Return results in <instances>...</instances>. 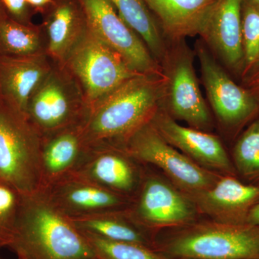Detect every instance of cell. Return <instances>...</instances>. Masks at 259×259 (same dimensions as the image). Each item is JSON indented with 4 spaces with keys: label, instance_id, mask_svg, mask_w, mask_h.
I'll use <instances>...</instances> for the list:
<instances>
[{
    "label": "cell",
    "instance_id": "cell-18",
    "mask_svg": "<svg viewBox=\"0 0 259 259\" xmlns=\"http://www.w3.org/2000/svg\"><path fill=\"white\" fill-rule=\"evenodd\" d=\"M47 53L26 57L0 56V98L19 111L28 102L53 66Z\"/></svg>",
    "mask_w": 259,
    "mask_h": 259
},
{
    "label": "cell",
    "instance_id": "cell-28",
    "mask_svg": "<svg viewBox=\"0 0 259 259\" xmlns=\"http://www.w3.org/2000/svg\"><path fill=\"white\" fill-rule=\"evenodd\" d=\"M3 9L15 21L30 25L32 17L35 14L25 0H1Z\"/></svg>",
    "mask_w": 259,
    "mask_h": 259
},
{
    "label": "cell",
    "instance_id": "cell-17",
    "mask_svg": "<svg viewBox=\"0 0 259 259\" xmlns=\"http://www.w3.org/2000/svg\"><path fill=\"white\" fill-rule=\"evenodd\" d=\"M41 15L47 55L54 62L62 64L89 29L82 4L80 0H53Z\"/></svg>",
    "mask_w": 259,
    "mask_h": 259
},
{
    "label": "cell",
    "instance_id": "cell-19",
    "mask_svg": "<svg viewBox=\"0 0 259 259\" xmlns=\"http://www.w3.org/2000/svg\"><path fill=\"white\" fill-rule=\"evenodd\" d=\"M168 40L199 35L217 0H144Z\"/></svg>",
    "mask_w": 259,
    "mask_h": 259
},
{
    "label": "cell",
    "instance_id": "cell-23",
    "mask_svg": "<svg viewBox=\"0 0 259 259\" xmlns=\"http://www.w3.org/2000/svg\"><path fill=\"white\" fill-rule=\"evenodd\" d=\"M47 53V40L41 25L19 23L0 12V56L26 57Z\"/></svg>",
    "mask_w": 259,
    "mask_h": 259
},
{
    "label": "cell",
    "instance_id": "cell-2",
    "mask_svg": "<svg viewBox=\"0 0 259 259\" xmlns=\"http://www.w3.org/2000/svg\"><path fill=\"white\" fill-rule=\"evenodd\" d=\"M8 248L25 259H97L81 231L42 190L24 194Z\"/></svg>",
    "mask_w": 259,
    "mask_h": 259
},
{
    "label": "cell",
    "instance_id": "cell-25",
    "mask_svg": "<svg viewBox=\"0 0 259 259\" xmlns=\"http://www.w3.org/2000/svg\"><path fill=\"white\" fill-rule=\"evenodd\" d=\"M243 67L241 78L246 83L259 69V5L244 0L242 5Z\"/></svg>",
    "mask_w": 259,
    "mask_h": 259
},
{
    "label": "cell",
    "instance_id": "cell-30",
    "mask_svg": "<svg viewBox=\"0 0 259 259\" xmlns=\"http://www.w3.org/2000/svg\"><path fill=\"white\" fill-rule=\"evenodd\" d=\"M245 84L259 98V69Z\"/></svg>",
    "mask_w": 259,
    "mask_h": 259
},
{
    "label": "cell",
    "instance_id": "cell-22",
    "mask_svg": "<svg viewBox=\"0 0 259 259\" xmlns=\"http://www.w3.org/2000/svg\"><path fill=\"white\" fill-rule=\"evenodd\" d=\"M117 14L144 42L158 64L164 58L168 40L144 0H108Z\"/></svg>",
    "mask_w": 259,
    "mask_h": 259
},
{
    "label": "cell",
    "instance_id": "cell-27",
    "mask_svg": "<svg viewBox=\"0 0 259 259\" xmlns=\"http://www.w3.org/2000/svg\"><path fill=\"white\" fill-rule=\"evenodd\" d=\"M23 197L14 187L0 180V248L11 243Z\"/></svg>",
    "mask_w": 259,
    "mask_h": 259
},
{
    "label": "cell",
    "instance_id": "cell-12",
    "mask_svg": "<svg viewBox=\"0 0 259 259\" xmlns=\"http://www.w3.org/2000/svg\"><path fill=\"white\" fill-rule=\"evenodd\" d=\"M123 148L103 145L88 148L72 175L134 199L144 173Z\"/></svg>",
    "mask_w": 259,
    "mask_h": 259
},
{
    "label": "cell",
    "instance_id": "cell-35",
    "mask_svg": "<svg viewBox=\"0 0 259 259\" xmlns=\"http://www.w3.org/2000/svg\"><path fill=\"white\" fill-rule=\"evenodd\" d=\"M0 259H3V258H2L1 257H0Z\"/></svg>",
    "mask_w": 259,
    "mask_h": 259
},
{
    "label": "cell",
    "instance_id": "cell-6",
    "mask_svg": "<svg viewBox=\"0 0 259 259\" xmlns=\"http://www.w3.org/2000/svg\"><path fill=\"white\" fill-rule=\"evenodd\" d=\"M88 109L76 80L62 64L54 62L50 72L32 95L25 115L46 138L79 125Z\"/></svg>",
    "mask_w": 259,
    "mask_h": 259
},
{
    "label": "cell",
    "instance_id": "cell-20",
    "mask_svg": "<svg viewBox=\"0 0 259 259\" xmlns=\"http://www.w3.org/2000/svg\"><path fill=\"white\" fill-rule=\"evenodd\" d=\"M88 148L79 125L44 138L40 155L41 190L73 173Z\"/></svg>",
    "mask_w": 259,
    "mask_h": 259
},
{
    "label": "cell",
    "instance_id": "cell-9",
    "mask_svg": "<svg viewBox=\"0 0 259 259\" xmlns=\"http://www.w3.org/2000/svg\"><path fill=\"white\" fill-rule=\"evenodd\" d=\"M201 78L207 100L223 128L237 134L259 116V98L237 84L201 39L195 44Z\"/></svg>",
    "mask_w": 259,
    "mask_h": 259
},
{
    "label": "cell",
    "instance_id": "cell-32",
    "mask_svg": "<svg viewBox=\"0 0 259 259\" xmlns=\"http://www.w3.org/2000/svg\"><path fill=\"white\" fill-rule=\"evenodd\" d=\"M4 9H3V5H2V1L1 0H0V12L2 11V10H3Z\"/></svg>",
    "mask_w": 259,
    "mask_h": 259
},
{
    "label": "cell",
    "instance_id": "cell-1",
    "mask_svg": "<svg viewBox=\"0 0 259 259\" xmlns=\"http://www.w3.org/2000/svg\"><path fill=\"white\" fill-rule=\"evenodd\" d=\"M163 83V75H137L90 105L79 124L88 147L122 146L161 107Z\"/></svg>",
    "mask_w": 259,
    "mask_h": 259
},
{
    "label": "cell",
    "instance_id": "cell-3",
    "mask_svg": "<svg viewBox=\"0 0 259 259\" xmlns=\"http://www.w3.org/2000/svg\"><path fill=\"white\" fill-rule=\"evenodd\" d=\"M153 249L164 259H259V226L196 221L156 232Z\"/></svg>",
    "mask_w": 259,
    "mask_h": 259
},
{
    "label": "cell",
    "instance_id": "cell-13",
    "mask_svg": "<svg viewBox=\"0 0 259 259\" xmlns=\"http://www.w3.org/2000/svg\"><path fill=\"white\" fill-rule=\"evenodd\" d=\"M150 123L166 142L199 166L220 175L238 177L231 158L218 136L180 125L161 107Z\"/></svg>",
    "mask_w": 259,
    "mask_h": 259
},
{
    "label": "cell",
    "instance_id": "cell-31",
    "mask_svg": "<svg viewBox=\"0 0 259 259\" xmlns=\"http://www.w3.org/2000/svg\"><path fill=\"white\" fill-rule=\"evenodd\" d=\"M247 224L259 226V202L250 211L247 220Z\"/></svg>",
    "mask_w": 259,
    "mask_h": 259
},
{
    "label": "cell",
    "instance_id": "cell-8",
    "mask_svg": "<svg viewBox=\"0 0 259 259\" xmlns=\"http://www.w3.org/2000/svg\"><path fill=\"white\" fill-rule=\"evenodd\" d=\"M139 163L157 167L188 197L211 188L222 175L203 168L166 142L150 122L121 146Z\"/></svg>",
    "mask_w": 259,
    "mask_h": 259
},
{
    "label": "cell",
    "instance_id": "cell-26",
    "mask_svg": "<svg viewBox=\"0 0 259 259\" xmlns=\"http://www.w3.org/2000/svg\"><path fill=\"white\" fill-rule=\"evenodd\" d=\"M81 233L93 247L97 259H164L156 250L144 245L111 241L87 232Z\"/></svg>",
    "mask_w": 259,
    "mask_h": 259
},
{
    "label": "cell",
    "instance_id": "cell-24",
    "mask_svg": "<svg viewBox=\"0 0 259 259\" xmlns=\"http://www.w3.org/2000/svg\"><path fill=\"white\" fill-rule=\"evenodd\" d=\"M232 155L237 176L246 183L259 185V116L240 135Z\"/></svg>",
    "mask_w": 259,
    "mask_h": 259
},
{
    "label": "cell",
    "instance_id": "cell-16",
    "mask_svg": "<svg viewBox=\"0 0 259 259\" xmlns=\"http://www.w3.org/2000/svg\"><path fill=\"white\" fill-rule=\"evenodd\" d=\"M189 197L199 213L207 214L212 221L247 224L250 211L259 202V185L222 175L211 188Z\"/></svg>",
    "mask_w": 259,
    "mask_h": 259
},
{
    "label": "cell",
    "instance_id": "cell-5",
    "mask_svg": "<svg viewBox=\"0 0 259 259\" xmlns=\"http://www.w3.org/2000/svg\"><path fill=\"white\" fill-rule=\"evenodd\" d=\"M168 41L160 64L164 76L161 107L175 120L208 132L212 127V115L194 69V53L185 39Z\"/></svg>",
    "mask_w": 259,
    "mask_h": 259
},
{
    "label": "cell",
    "instance_id": "cell-33",
    "mask_svg": "<svg viewBox=\"0 0 259 259\" xmlns=\"http://www.w3.org/2000/svg\"><path fill=\"white\" fill-rule=\"evenodd\" d=\"M251 1H253L255 4L259 5V0H251Z\"/></svg>",
    "mask_w": 259,
    "mask_h": 259
},
{
    "label": "cell",
    "instance_id": "cell-21",
    "mask_svg": "<svg viewBox=\"0 0 259 259\" xmlns=\"http://www.w3.org/2000/svg\"><path fill=\"white\" fill-rule=\"evenodd\" d=\"M127 209L69 218L79 231L105 239L136 243L153 249L156 233L136 222Z\"/></svg>",
    "mask_w": 259,
    "mask_h": 259
},
{
    "label": "cell",
    "instance_id": "cell-14",
    "mask_svg": "<svg viewBox=\"0 0 259 259\" xmlns=\"http://www.w3.org/2000/svg\"><path fill=\"white\" fill-rule=\"evenodd\" d=\"M52 203L69 218L125 210L133 199L107 190L76 175L63 177L42 190Z\"/></svg>",
    "mask_w": 259,
    "mask_h": 259
},
{
    "label": "cell",
    "instance_id": "cell-11",
    "mask_svg": "<svg viewBox=\"0 0 259 259\" xmlns=\"http://www.w3.org/2000/svg\"><path fill=\"white\" fill-rule=\"evenodd\" d=\"M89 28L141 74L163 76L161 66L141 37L122 20L108 0H80Z\"/></svg>",
    "mask_w": 259,
    "mask_h": 259
},
{
    "label": "cell",
    "instance_id": "cell-10",
    "mask_svg": "<svg viewBox=\"0 0 259 259\" xmlns=\"http://www.w3.org/2000/svg\"><path fill=\"white\" fill-rule=\"evenodd\" d=\"M128 212L141 226L156 232L197 221L199 212L192 199L168 179L144 174Z\"/></svg>",
    "mask_w": 259,
    "mask_h": 259
},
{
    "label": "cell",
    "instance_id": "cell-34",
    "mask_svg": "<svg viewBox=\"0 0 259 259\" xmlns=\"http://www.w3.org/2000/svg\"><path fill=\"white\" fill-rule=\"evenodd\" d=\"M18 259H25V258H22V257H18Z\"/></svg>",
    "mask_w": 259,
    "mask_h": 259
},
{
    "label": "cell",
    "instance_id": "cell-29",
    "mask_svg": "<svg viewBox=\"0 0 259 259\" xmlns=\"http://www.w3.org/2000/svg\"><path fill=\"white\" fill-rule=\"evenodd\" d=\"M25 1L35 13H40V14L45 12L53 3V0H25Z\"/></svg>",
    "mask_w": 259,
    "mask_h": 259
},
{
    "label": "cell",
    "instance_id": "cell-7",
    "mask_svg": "<svg viewBox=\"0 0 259 259\" xmlns=\"http://www.w3.org/2000/svg\"><path fill=\"white\" fill-rule=\"evenodd\" d=\"M79 83L88 107L137 75L90 28L62 64Z\"/></svg>",
    "mask_w": 259,
    "mask_h": 259
},
{
    "label": "cell",
    "instance_id": "cell-4",
    "mask_svg": "<svg viewBox=\"0 0 259 259\" xmlns=\"http://www.w3.org/2000/svg\"><path fill=\"white\" fill-rule=\"evenodd\" d=\"M42 141L26 115L0 98V180L23 194L41 190Z\"/></svg>",
    "mask_w": 259,
    "mask_h": 259
},
{
    "label": "cell",
    "instance_id": "cell-15",
    "mask_svg": "<svg viewBox=\"0 0 259 259\" xmlns=\"http://www.w3.org/2000/svg\"><path fill=\"white\" fill-rule=\"evenodd\" d=\"M244 0H217L199 34L212 55L227 69L241 76L242 5Z\"/></svg>",
    "mask_w": 259,
    "mask_h": 259
}]
</instances>
